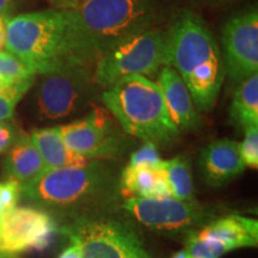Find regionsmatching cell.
<instances>
[{
  "mask_svg": "<svg viewBox=\"0 0 258 258\" xmlns=\"http://www.w3.org/2000/svg\"><path fill=\"white\" fill-rule=\"evenodd\" d=\"M72 66L89 67L116 44L151 28L156 0H78L66 10Z\"/></svg>",
  "mask_w": 258,
  "mask_h": 258,
  "instance_id": "cell-1",
  "label": "cell"
},
{
  "mask_svg": "<svg viewBox=\"0 0 258 258\" xmlns=\"http://www.w3.org/2000/svg\"><path fill=\"white\" fill-rule=\"evenodd\" d=\"M167 34L166 66L177 71L196 109L209 111L226 77L224 57L211 29L192 11H182Z\"/></svg>",
  "mask_w": 258,
  "mask_h": 258,
  "instance_id": "cell-2",
  "label": "cell"
},
{
  "mask_svg": "<svg viewBox=\"0 0 258 258\" xmlns=\"http://www.w3.org/2000/svg\"><path fill=\"white\" fill-rule=\"evenodd\" d=\"M102 102L125 134L154 145L173 144L180 131L172 118L157 83L143 76L124 77L105 89Z\"/></svg>",
  "mask_w": 258,
  "mask_h": 258,
  "instance_id": "cell-3",
  "label": "cell"
},
{
  "mask_svg": "<svg viewBox=\"0 0 258 258\" xmlns=\"http://www.w3.org/2000/svg\"><path fill=\"white\" fill-rule=\"evenodd\" d=\"M4 48L23 60L35 74L46 76L72 67L66 10L48 9L10 17Z\"/></svg>",
  "mask_w": 258,
  "mask_h": 258,
  "instance_id": "cell-4",
  "label": "cell"
},
{
  "mask_svg": "<svg viewBox=\"0 0 258 258\" xmlns=\"http://www.w3.org/2000/svg\"><path fill=\"white\" fill-rule=\"evenodd\" d=\"M166 31L148 28L111 49L97 59L93 71V82L99 88L108 89L124 77L153 76L166 66Z\"/></svg>",
  "mask_w": 258,
  "mask_h": 258,
  "instance_id": "cell-5",
  "label": "cell"
},
{
  "mask_svg": "<svg viewBox=\"0 0 258 258\" xmlns=\"http://www.w3.org/2000/svg\"><path fill=\"white\" fill-rule=\"evenodd\" d=\"M105 185L104 170L89 163L82 167L46 170L36 179L21 185V196L42 207L67 208L95 199Z\"/></svg>",
  "mask_w": 258,
  "mask_h": 258,
  "instance_id": "cell-6",
  "label": "cell"
},
{
  "mask_svg": "<svg viewBox=\"0 0 258 258\" xmlns=\"http://www.w3.org/2000/svg\"><path fill=\"white\" fill-rule=\"evenodd\" d=\"M83 258H152L129 226L112 219H83L64 228Z\"/></svg>",
  "mask_w": 258,
  "mask_h": 258,
  "instance_id": "cell-7",
  "label": "cell"
},
{
  "mask_svg": "<svg viewBox=\"0 0 258 258\" xmlns=\"http://www.w3.org/2000/svg\"><path fill=\"white\" fill-rule=\"evenodd\" d=\"M64 144L86 159H115L124 150V138L109 111L95 108L85 117L59 125Z\"/></svg>",
  "mask_w": 258,
  "mask_h": 258,
  "instance_id": "cell-8",
  "label": "cell"
},
{
  "mask_svg": "<svg viewBox=\"0 0 258 258\" xmlns=\"http://www.w3.org/2000/svg\"><path fill=\"white\" fill-rule=\"evenodd\" d=\"M93 76L89 67L72 66L46 74L37 93L41 117L60 120L78 111L91 92Z\"/></svg>",
  "mask_w": 258,
  "mask_h": 258,
  "instance_id": "cell-9",
  "label": "cell"
},
{
  "mask_svg": "<svg viewBox=\"0 0 258 258\" xmlns=\"http://www.w3.org/2000/svg\"><path fill=\"white\" fill-rule=\"evenodd\" d=\"M226 74L239 84L258 71V11L251 8L226 22L221 32Z\"/></svg>",
  "mask_w": 258,
  "mask_h": 258,
  "instance_id": "cell-10",
  "label": "cell"
},
{
  "mask_svg": "<svg viewBox=\"0 0 258 258\" xmlns=\"http://www.w3.org/2000/svg\"><path fill=\"white\" fill-rule=\"evenodd\" d=\"M57 227L47 212L32 207H15L0 220V254L17 258L28 250L49 246Z\"/></svg>",
  "mask_w": 258,
  "mask_h": 258,
  "instance_id": "cell-11",
  "label": "cell"
},
{
  "mask_svg": "<svg viewBox=\"0 0 258 258\" xmlns=\"http://www.w3.org/2000/svg\"><path fill=\"white\" fill-rule=\"evenodd\" d=\"M123 208L141 225L157 231L185 230L200 224L205 218L203 208L194 200L129 198Z\"/></svg>",
  "mask_w": 258,
  "mask_h": 258,
  "instance_id": "cell-12",
  "label": "cell"
},
{
  "mask_svg": "<svg viewBox=\"0 0 258 258\" xmlns=\"http://www.w3.org/2000/svg\"><path fill=\"white\" fill-rule=\"evenodd\" d=\"M200 167L206 183L221 186L239 176L245 170L239 143L231 139L213 141L202 150Z\"/></svg>",
  "mask_w": 258,
  "mask_h": 258,
  "instance_id": "cell-13",
  "label": "cell"
},
{
  "mask_svg": "<svg viewBox=\"0 0 258 258\" xmlns=\"http://www.w3.org/2000/svg\"><path fill=\"white\" fill-rule=\"evenodd\" d=\"M157 84L160 88L167 111L179 131H194L199 128L201 116L196 110L189 90L177 71L170 66L161 67Z\"/></svg>",
  "mask_w": 258,
  "mask_h": 258,
  "instance_id": "cell-14",
  "label": "cell"
},
{
  "mask_svg": "<svg viewBox=\"0 0 258 258\" xmlns=\"http://www.w3.org/2000/svg\"><path fill=\"white\" fill-rule=\"evenodd\" d=\"M195 234L200 239L221 245L230 252L243 247L257 246L258 222L241 215H228L212 221Z\"/></svg>",
  "mask_w": 258,
  "mask_h": 258,
  "instance_id": "cell-15",
  "label": "cell"
},
{
  "mask_svg": "<svg viewBox=\"0 0 258 258\" xmlns=\"http://www.w3.org/2000/svg\"><path fill=\"white\" fill-rule=\"evenodd\" d=\"M47 170L30 135L21 134L6 152L3 161V175L21 185L36 179Z\"/></svg>",
  "mask_w": 258,
  "mask_h": 258,
  "instance_id": "cell-16",
  "label": "cell"
},
{
  "mask_svg": "<svg viewBox=\"0 0 258 258\" xmlns=\"http://www.w3.org/2000/svg\"><path fill=\"white\" fill-rule=\"evenodd\" d=\"M30 138L36 146L47 170L62 167L86 166L90 161L79 154L74 153L64 144L59 127L34 129Z\"/></svg>",
  "mask_w": 258,
  "mask_h": 258,
  "instance_id": "cell-17",
  "label": "cell"
},
{
  "mask_svg": "<svg viewBox=\"0 0 258 258\" xmlns=\"http://www.w3.org/2000/svg\"><path fill=\"white\" fill-rule=\"evenodd\" d=\"M121 188L131 198H172L163 166L160 169H152L128 165L121 175Z\"/></svg>",
  "mask_w": 258,
  "mask_h": 258,
  "instance_id": "cell-18",
  "label": "cell"
},
{
  "mask_svg": "<svg viewBox=\"0 0 258 258\" xmlns=\"http://www.w3.org/2000/svg\"><path fill=\"white\" fill-rule=\"evenodd\" d=\"M230 117L233 123L243 129L258 125V73L237 86L231 103Z\"/></svg>",
  "mask_w": 258,
  "mask_h": 258,
  "instance_id": "cell-19",
  "label": "cell"
},
{
  "mask_svg": "<svg viewBox=\"0 0 258 258\" xmlns=\"http://www.w3.org/2000/svg\"><path fill=\"white\" fill-rule=\"evenodd\" d=\"M163 170L169 180L172 198L182 201H191L194 198V183L190 161L184 156H177L164 160Z\"/></svg>",
  "mask_w": 258,
  "mask_h": 258,
  "instance_id": "cell-20",
  "label": "cell"
},
{
  "mask_svg": "<svg viewBox=\"0 0 258 258\" xmlns=\"http://www.w3.org/2000/svg\"><path fill=\"white\" fill-rule=\"evenodd\" d=\"M35 77L27 80L11 84V85L0 91V122L8 121L15 114L16 106L23 98L29 89L34 85Z\"/></svg>",
  "mask_w": 258,
  "mask_h": 258,
  "instance_id": "cell-21",
  "label": "cell"
},
{
  "mask_svg": "<svg viewBox=\"0 0 258 258\" xmlns=\"http://www.w3.org/2000/svg\"><path fill=\"white\" fill-rule=\"evenodd\" d=\"M36 74L17 55L9 50H0V77L15 84L32 78Z\"/></svg>",
  "mask_w": 258,
  "mask_h": 258,
  "instance_id": "cell-22",
  "label": "cell"
},
{
  "mask_svg": "<svg viewBox=\"0 0 258 258\" xmlns=\"http://www.w3.org/2000/svg\"><path fill=\"white\" fill-rule=\"evenodd\" d=\"M189 258H220L227 253L224 246L213 241L200 239L196 234L190 235L185 249Z\"/></svg>",
  "mask_w": 258,
  "mask_h": 258,
  "instance_id": "cell-23",
  "label": "cell"
},
{
  "mask_svg": "<svg viewBox=\"0 0 258 258\" xmlns=\"http://www.w3.org/2000/svg\"><path fill=\"white\" fill-rule=\"evenodd\" d=\"M164 160L161 159L158 152L157 145L152 143H145L139 150L131 156L129 166L133 167H152V169H160L163 166Z\"/></svg>",
  "mask_w": 258,
  "mask_h": 258,
  "instance_id": "cell-24",
  "label": "cell"
},
{
  "mask_svg": "<svg viewBox=\"0 0 258 258\" xmlns=\"http://www.w3.org/2000/svg\"><path fill=\"white\" fill-rule=\"evenodd\" d=\"M245 138L239 143L240 154L245 165L257 170L258 167V125L245 128Z\"/></svg>",
  "mask_w": 258,
  "mask_h": 258,
  "instance_id": "cell-25",
  "label": "cell"
},
{
  "mask_svg": "<svg viewBox=\"0 0 258 258\" xmlns=\"http://www.w3.org/2000/svg\"><path fill=\"white\" fill-rule=\"evenodd\" d=\"M21 199V184L12 179L0 182V220L8 213L17 207Z\"/></svg>",
  "mask_w": 258,
  "mask_h": 258,
  "instance_id": "cell-26",
  "label": "cell"
},
{
  "mask_svg": "<svg viewBox=\"0 0 258 258\" xmlns=\"http://www.w3.org/2000/svg\"><path fill=\"white\" fill-rule=\"evenodd\" d=\"M19 135L21 134H18L17 128L11 122H0V154L8 152L12 147V145L16 143Z\"/></svg>",
  "mask_w": 258,
  "mask_h": 258,
  "instance_id": "cell-27",
  "label": "cell"
},
{
  "mask_svg": "<svg viewBox=\"0 0 258 258\" xmlns=\"http://www.w3.org/2000/svg\"><path fill=\"white\" fill-rule=\"evenodd\" d=\"M59 258H83L82 249L78 244L72 241V244L60 253Z\"/></svg>",
  "mask_w": 258,
  "mask_h": 258,
  "instance_id": "cell-28",
  "label": "cell"
},
{
  "mask_svg": "<svg viewBox=\"0 0 258 258\" xmlns=\"http://www.w3.org/2000/svg\"><path fill=\"white\" fill-rule=\"evenodd\" d=\"M21 0H0V14L10 18V14L14 12Z\"/></svg>",
  "mask_w": 258,
  "mask_h": 258,
  "instance_id": "cell-29",
  "label": "cell"
},
{
  "mask_svg": "<svg viewBox=\"0 0 258 258\" xmlns=\"http://www.w3.org/2000/svg\"><path fill=\"white\" fill-rule=\"evenodd\" d=\"M8 17L3 14H0V50L5 47V40H6V22H8Z\"/></svg>",
  "mask_w": 258,
  "mask_h": 258,
  "instance_id": "cell-30",
  "label": "cell"
},
{
  "mask_svg": "<svg viewBox=\"0 0 258 258\" xmlns=\"http://www.w3.org/2000/svg\"><path fill=\"white\" fill-rule=\"evenodd\" d=\"M50 2L53 3V5L56 9L61 10H69L76 6V2L74 0H50Z\"/></svg>",
  "mask_w": 258,
  "mask_h": 258,
  "instance_id": "cell-31",
  "label": "cell"
},
{
  "mask_svg": "<svg viewBox=\"0 0 258 258\" xmlns=\"http://www.w3.org/2000/svg\"><path fill=\"white\" fill-rule=\"evenodd\" d=\"M171 258H189V256L185 250H182V251H178V252H176Z\"/></svg>",
  "mask_w": 258,
  "mask_h": 258,
  "instance_id": "cell-32",
  "label": "cell"
},
{
  "mask_svg": "<svg viewBox=\"0 0 258 258\" xmlns=\"http://www.w3.org/2000/svg\"><path fill=\"white\" fill-rule=\"evenodd\" d=\"M10 85H11V83H9L8 80L0 77V91H2V90H4L5 88H8V86H10Z\"/></svg>",
  "mask_w": 258,
  "mask_h": 258,
  "instance_id": "cell-33",
  "label": "cell"
},
{
  "mask_svg": "<svg viewBox=\"0 0 258 258\" xmlns=\"http://www.w3.org/2000/svg\"><path fill=\"white\" fill-rule=\"evenodd\" d=\"M215 3H224V2H228V0H213Z\"/></svg>",
  "mask_w": 258,
  "mask_h": 258,
  "instance_id": "cell-34",
  "label": "cell"
},
{
  "mask_svg": "<svg viewBox=\"0 0 258 258\" xmlns=\"http://www.w3.org/2000/svg\"><path fill=\"white\" fill-rule=\"evenodd\" d=\"M74 2H76V5H77V3H78V0H74Z\"/></svg>",
  "mask_w": 258,
  "mask_h": 258,
  "instance_id": "cell-35",
  "label": "cell"
},
{
  "mask_svg": "<svg viewBox=\"0 0 258 258\" xmlns=\"http://www.w3.org/2000/svg\"><path fill=\"white\" fill-rule=\"evenodd\" d=\"M0 258H4V256H2V254H0Z\"/></svg>",
  "mask_w": 258,
  "mask_h": 258,
  "instance_id": "cell-36",
  "label": "cell"
}]
</instances>
